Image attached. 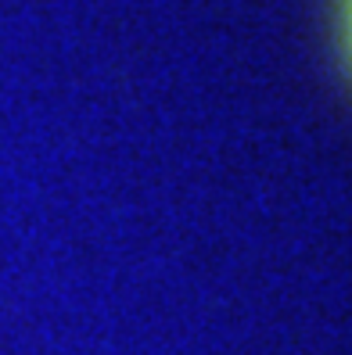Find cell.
<instances>
[{
	"instance_id": "6da1fadb",
	"label": "cell",
	"mask_w": 352,
	"mask_h": 355,
	"mask_svg": "<svg viewBox=\"0 0 352 355\" xmlns=\"http://www.w3.org/2000/svg\"><path fill=\"white\" fill-rule=\"evenodd\" d=\"M349 47H352V0H349Z\"/></svg>"
}]
</instances>
